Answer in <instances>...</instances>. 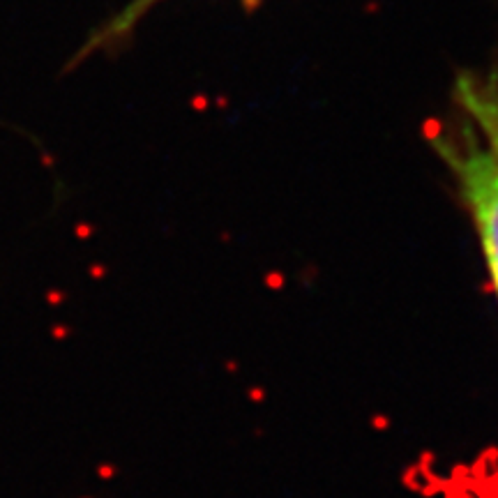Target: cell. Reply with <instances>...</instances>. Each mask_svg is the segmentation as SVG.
<instances>
[{
  "label": "cell",
  "mask_w": 498,
  "mask_h": 498,
  "mask_svg": "<svg viewBox=\"0 0 498 498\" xmlns=\"http://www.w3.org/2000/svg\"><path fill=\"white\" fill-rule=\"evenodd\" d=\"M242 3L247 5V8H256V5H258V0H242Z\"/></svg>",
  "instance_id": "obj_3"
},
{
  "label": "cell",
  "mask_w": 498,
  "mask_h": 498,
  "mask_svg": "<svg viewBox=\"0 0 498 498\" xmlns=\"http://www.w3.org/2000/svg\"><path fill=\"white\" fill-rule=\"evenodd\" d=\"M159 3L161 0H129L118 14L109 19L100 30L88 37V42L83 44L79 49V54L74 56L72 65H79L81 60H86L88 56L97 54V51H111L115 47H120V44H125L127 37H132L134 28L141 23V19Z\"/></svg>",
  "instance_id": "obj_2"
},
{
  "label": "cell",
  "mask_w": 498,
  "mask_h": 498,
  "mask_svg": "<svg viewBox=\"0 0 498 498\" xmlns=\"http://www.w3.org/2000/svg\"><path fill=\"white\" fill-rule=\"evenodd\" d=\"M431 148L459 187L498 297V69L459 74L452 113L431 134Z\"/></svg>",
  "instance_id": "obj_1"
}]
</instances>
